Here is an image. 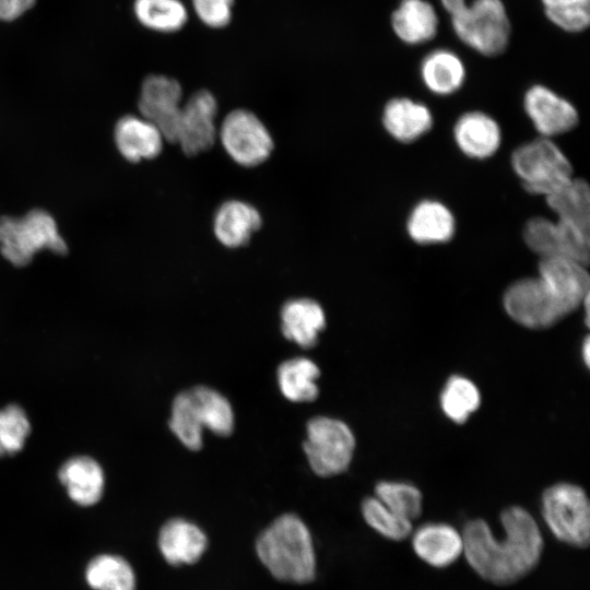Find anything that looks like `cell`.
<instances>
[{
    "label": "cell",
    "instance_id": "1",
    "mask_svg": "<svg viewBox=\"0 0 590 590\" xmlns=\"http://www.w3.org/2000/svg\"><path fill=\"white\" fill-rule=\"evenodd\" d=\"M504 536H495L481 518L469 520L461 533L463 556L483 580L508 586L533 571L542 557L544 540L533 516L522 506L512 505L499 515Z\"/></svg>",
    "mask_w": 590,
    "mask_h": 590
},
{
    "label": "cell",
    "instance_id": "2",
    "mask_svg": "<svg viewBox=\"0 0 590 590\" xmlns=\"http://www.w3.org/2000/svg\"><path fill=\"white\" fill-rule=\"evenodd\" d=\"M583 298L560 276L539 271L538 276L518 280L504 294V308L518 324L546 329L582 306Z\"/></svg>",
    "mask_w": 590,
    "mask_h": 590
},
{
    "label": "cell",
    "instance_id": "3",
    "mask_svg": "<svg viewBox=\"0 0 590 590\" xmlns=\"http://www.w3.org/2000/svg\"><path fill=\"white\" fill-rule=\"evenodd\" d=\"M256 552L263 566L281 581L307 583L316 576L311 534L296 515L276 518L258 536Z\"/></svg>",
    "mask_w": 590,
    "mask_h": 590
},
{
    "label": "cell",
    "instance_id": "4",
    "mask_svg": "<svg viewBox=\"0 0 590 590\" xmlns=\"http://www.w3.org/2000/svg\"><path fill=\"white\" fill-rule=\"evenodd\" d=\"M169 427L185 447L199 450L203 428L219 436L233 432V409L216 390L205 386L193 387L174 399Z\"/></svg>",
    "mask_w": 590,
    "mask_h": 590
},
{
    "label": "cell",
    "instance_id": "5",
    "mask_svg": "<svg viewBox=\"0 0 590 590\" xmlns=\"http://www.w3.org/2000/svg\"><path fill=\"white\" fill-rule=\"evenodd\" d=\"M43 249L58 255L68 252L57 223L48 212L34 209L23 217H0V252L13 266L28 264Z\"/></svg>",
    "mask_w": 590,
    "mask_h": 590
},
{
    "label": "cell",
    "instance_id": "6",
    "mask_svg": "<svg viewBox=\"0 0 590 590\" xmlns=\"http://www.w3.org/2000/svg\"><path fill=\"white\" fill-rule=\"evenodd\" d=\"M541 511L552 534L562 543L576 548L590 544V504L585 489L560 482L544 489Z\"/></svg>",
    "mask_w": 590,
    "mask_h": 590
},
{
    "label": "cell",
    "instance_id": "7",
    "mask_svg": "<svg viewBox=\"0 0 590 590\" xmlns=\"http://www.w3.org/2000/svg\"><path fill=\"white\" fill-rule=\"evenodd\" d=\"M450 17L458 38L483 56L500 55L509 44L511 26L502 0H473Z\"/></svg>",
    "mask_w": 590,
    "mask_h": 590
},
{
    "label": "cell",
    "instance_id": "8",
    "mask_svg": "<svg viewBox=\"0 0 590 590\" xmlns=\"http://www.w3.org/2000/svg\"><path fill=\"white\" fill-rule=\"evenodd\" d=\"M511 164L523 188L532 194L546 197L574 177L569 160L545 137L519 146Z\"/></svg>",
    "mask_w": 590,
    "mask_h": 590
},
{
    "label": "cell",
    "instance_id": "9",
    "mask_svg": "<svg viewBox=\"0 0 590 590\" xmlns=\"http://www.w3.org/2000/svg\"><path fill=\"white\" fill-rule=\"evenodd\" d=\"M355 437L342 421L317 416L307 423L304 451L312 471L323 477L344 472L353 458Z\"/></svg>",
    "mask_w": 590,
    "mask_h": 590
},
{
    "label": "cell",
    "instance_id": "10",
    "mask_svg": "<svg viewBox=\"0 0 590 590\" xmlns=\"http://www.w3.org/2000/svg\"><path fill=\"white\" fill-rule=\"evenodd\" d=\"M217 137L227 155L244 167L264 163L274 149L268 128L255 113L245 108L234 109L224 117Z\"/></svg>",
    "mask_w": 590,
    "mask_h": 590
},
{
    "label": "cell",
    "instance_id": "11",
    "mask_svg": "<svg viewBox=\"0 0 590 590\" xmlns=\"http://www.w3.org/2000/svg\"><path fill=\"white\" fill-rule=\"evenodd\" d=\"M528 247L541 258H567L588 264L590 234L558 220L533 217L523 229Z\"/></svg>",
    "mask_w": 590,
    "mask_h": 590
},
{
    "label": "cell",
    "instance_id": "12",
    "mask_svg": "<svg viewBox=\"0 0 590 590\" xmlns=\"http://www.w3.org/2000/svg\"><path fill=\"white\" fill-rule=\"evenodd\" d=\"M182 101L180 83L165 74H150L141 85L138 109L152 122L163 139L176 143Z\"/></svg>",
    "mask_w": 590,
    "mask_h": 590
},
{
    "label": "cell",
    "instance_id": "13",
    "mask_svg": "<svg viewBox=\"0 0 590 590\" xmlns=\"http://www.w3.org/2000/svg\"><path fill=\"white\" fill-rule=\"evenodd\" d=\"M216 115V98L205 88L192 93L181 105L176 143L186 156L199 155L213 146L219 130Z\"/></svg>",
    "mask_w": 590,
    "mask_h": 590
},
{
    "label": "cell",
    "instance_id": "14",
    "mask_svg": "<svg viewBox=\"0 0 590 590\" xmlns=\"http://www.w3.org/2000/svg\"><path fill=\"white\" fill-rule=\"evenodd\" d=\"M523 106L541 137L552 138L570 131L578 123L575 106L544 85H533L524 94Z\"/></svg>",
    "mask_w": 590,
    "mask_h": 590
},
{
    "label": "cell",
    "instance_id": "15",
    "mask_svg": "<svg viewBox=\"0 0 590 590\" xmlns=\"http://www.w3.org/2000/svg\"><path fill=\"white\" fill-rule=\"evenodd\" d=\"M410 536L415 555L433 568H447L463 555L462 533L449 523L426 522Z\"/></svg>",
    "mask_w": 590,
    "mask_h": 590
},
{
    "label": "cell",
    "instance_id": "16",
    "mask_svg": "<svg viewBox=\"0 0 590 590\" xmlns=\"http://www.w3.org/2000/svg\"><path fill=\"white\" fill-rule=\"evenodd\" d=\"M262 216L257 208L243 200H227L215 211L213 233L221 245L229 249L246 246L260 229Z\"/></svg>",
    "mask_w": 590,
    "mask_h": 590
},
{
    "label": "cell",
    "instance_id": "17",
    "mask_svg": "<svg viewBox=\"0 0 590 590\" xmlns=\"http://www.w3.org/2000/svg\"><path fill=\"white\" fill-rule=\"evenodd\" d=\"M326 327V315L321 305L308 297L287 300L281 309L283 335L304 349L312 347Z\"/></svg>",
    "mask_w": 590,
    "mask_h": 590
},
{
    "label": "cell",
    "instance_id": "18",
    "mask_svg": "<svg viewBox=\"0 0 590 590\" xmlns=\"http://www.w3.org/2000/svg\"><path fill=\"white\" fill-rule=\"evenodd\" d=\"M114 134L120 154L131 163L153 160L163 150L164 139L161 132L143 117H121L116 123Z\"/></svg>",
    "mask_w": 590,
    "mask_h": 590
},
{
    "label": "cell",
    "instance_id": "19",
    "mask_svg": "<svg viewBox=\"0 0 590 590\" xmlns=\"http://www.w3.org/2000/svg\"><path fill=\"white\" fill-rule=\"evenodd\" d=\"M208 545L204 532L194 523L175 518L167 521L158 534V547L170 565L193 564Z\"/></svg>",
    "mask_w": 590,
    "mask_h": 590
},
{
    "label": "cell",
    "instance_id": "20",
    "mask_svg": "<svg viewBox=\"0 0 590 590\" xmlns=\"http://www.w3.org/2000/svg\"><path fill=\"white\" fill-rule=\"evenodd\" d=\"M453 135L458 148L473 158L492 156L502 141L498 123L482 111L463 114L455 125Z\"/></svg>",
    "mask_w": 590,
    "mask_h": 590
},
{
    "label": "cell",
    "instance_id": "21",
    "mask_svg": "<svg viewBox=\"0 0 590 590\" xmlns=\"http://www.w3.org/2000/svg\"><path fill=\"white\" fill-rule=\"evenodd\" d=\"M382 123L396 140L411 142L432 128L433 116L424 104L408 97H397L386 104Z\"/></svg>",
    "mask_w": 590,
    "mask_h": 590
},
{
    "label": "cell",
    "instance_id": "22",
    "mask_svg": "<svg viewBox=\"0 0 590 590\" xmlns=\"http://www.w3.org/2000/svg\"><path fill=\"white\" fill-rule=\"evenodd\" d=\"M391 27L403 43L418 45L435 37L438 16L426 0H402L392 12Z\"/></svg>",
    "mask_w": 590,
    "mask_h": 590
},
{
    "label": "cell",
    "instance_id": "23",
    "mask_svg": "<svg viewBox=\"0 0 590 590\" xmlns=\"http://www.w3.org/2000/svg\"><path fill=\"white\" fill-rule=\"evenodd\" d=\"M59 480L70 498L81 506L96 504L103 494L104 473L99 464L88 457H75L59 470Z\"/></svg>",
    "mask_w": 590,
    "mask_h": 590
},
{
    "label": "cell",
    "instance_id": "24",
    "mask_svg": "<svg viewBox=\"0 0 590 590\" xmlns=\"http://www.w3.org/2000/svg\"><path fill=\"white\" fill-rule=\"evenodd\" d=\"M410 237L423 245L448 241L455 232V219L442 203L425 200L415 205L408 220Z\"/></svg>",
    "mask_w": 590,
    "mask_h": 590
},
{
    "label": "cell",
    "instance_id": "25",
    "mask_svg": "<svg viewBox=\"0 0 590 590\" xmlns=\"http://www.w3.org/2000/svg\"><path fill=\"white\" fill-rule=\"evenodd\" d=\"M545 198L556 220L590 234V190L585 180L573 177Z\"/></svg>",
    "mask_w": 590,
    "mask_h": 590
},
{
    "label": "cell",
    "instance_id": "26",
    "mask_svg": "<svg viewBox=\"0 0 590 590\" xmlns=\"http://www.w3.org/2000/svg\"><path fill=\"white\" fill-rule=\"evenodd\" d=\"M420 72L425 86L437 95L455 93L465 80V67L460 57L444 48L426 55Z\"/></svg>",
    "mask_w": 590,
    "mask_h": 590
},
{
    "label": "cell",
    "instance_id": "27",
    "mask_svg": "<svg viewBox=\"0 0 590 590\" xmlns=\"http://www.w3.org/2000/svg\"><path fill=\"white\" fill-rule=\"evenodd\" d=\"M278 382L282 394L293 402H311L318 397L316 379L318 366L309 358L295 357L278 368Z\"/></svg>",
    "mask_w": 590,
    "mask_h": 590
},
{
    "label": "cell",
    "instance_id": "28",
    "mask_svg": "<svg viewBox=\"0 0 590 590\" xmlns=\"http://www.w3.org/2000/svg\"><path fill=\"white\" fill-rule=\"evenodd\" d=\"M133 12L141 25L157 33L178 32L188 22L181 0H134Z\"/></svg>",
    "mask_w": 590,
    "mask_h": 590
},
{
    "label": "cell",
    "instance_id": "29",
    "mask_svg": "<svg viewBox=\"0 0 590 590\" xmlns=\"http://www.w3.org/2000/svg\"><path fill=\"white\" fill-rule=\"evenodd\" d=\"M442 413L453 423L463 424L481 405L477 386L461 375L450 376L439 397Z\"/></svg>",
    "mask_w": 590,
    "mask_h": 590
},
{
    "label": "cell",
    "instance_id": "30",
    "mask_svg": "<svg viewBox=\"0 0 590 590\" xmlns=\"http://www.w3.org/2000/svg\"><path fill=\"white\" fill-rule=\"evenodd\" d=\"M85 579L94 590H135V575L131 565L118 555L94 557L85 570Z\"/></svg>",
    "mask_w": 590,
    "mask_h": 590
},
{
    "label": "cell",
    "instance_id": "31",
    "mask_svg": "<svg viewBox=\"0 0 590 590\" xmlns=\"http://www.w3.org/2000/svg\"><path fill=\"white\" fill-rule=\"evenodd\" d=\"M375 494L391 511L412 522L422 514L423 495L413 484L381 481L376 485Z\"/></svg>",
    "mask_w": 590,
    "mask_h": 590
},
{
    "label": "cell",
    "instance_id": "32",
    "mask_svg": "<svg viewBox=\"0 0 590 590\" xmlns=\"http://www.w3.org/2000/svg\"><path fill=\"white\" fill-rule=\"evenodd\" d=\"M362 515L373 530L391 541H403L413 531L411 520L391 511L376 496L363 500Z\"/></svg>",
    "mask_w": 590,
    "mask_h": 590
},
{
    "label": "cell",
    "instance_id": "33",
    "mask_svg": "<svg viewBox=\"0 0 590 590\" xmlns=\"http://www.w3.org/2000/svg\"><path fill=\"white\" fill-rule=\"evenodd\" d=\"M546 17L560 30L580 33L590 24V0H541Z\"/></svg>",
    "mask_w": 590,
    "mask_h": 590
},
{
    "label": "cell",
    "instance_id": "34",
    "mask_svg": "<svg viewBox=\"0 0 590 590\" xmlns=\"http://www.w3.org/2000/svg\"><path fill=\"white\" fill-rule=\"evenodd\" d=\"M31 430L28 418L17 405L0 410V457L20 451Z\"/></svg>",
    "mask_w": 590,
    "mask_h": 590
},
{
    "label": "cell",
    "instance_id": "35",
    "mask_svg": "<svg viewBox=\"0 0 590 590\" xmlns=\"http://www.w3.org/2000/svg\"><path fill=\"white\" fill-rule=\"evenodd\" d=\"M235 0H191L197 17L208 27L223 28L233 17Z\"/></svg>",
    "mask_w": 590,
    "mask_h": 590
},
{
    "label": "cell",
    "instance_id": "36",
    "mask_svg": "<svg viewBox=\"0 0 590 590\" xmlns=\"http://www.w3.org/2000/svg\"><path fill=\"white\" fill-rule=\"evenodd\" d=\"M36 0H0V20L13 21L28 11Z\"/></svg>",
    "mask_w": 590,
    "mask_h": 590
},
{
    "label": "cell",
    "instance_id": "37",
    "mask_svg": "<svg viewBox=\"0 0 590 590\" xmlns=\"http://www.w3.org/2000/svg\"><path fill=\"white\" fill-rule=\"evenodd\" d=\"M440 2L450 16L459 12L467 4L465 0H440Z\"/></svg>",
    "mask_w": 590,
    "mask_h": 590
},
{
    "label": "cell",
    "instance_id": "38",
    "mask_svg": "<svg viewBox=\"0 0 590 590\" xmlns=\"http://www.w3.org/2000/svg\"><path fill=\"white\" fill-rule=\"evenodd\" d=\"M581 357L587 367L590 364V340L589 337H586L581 344Z\"/></svg>",
    "mask_w": 590,
    "mask_h": 590
}]
</instances>
